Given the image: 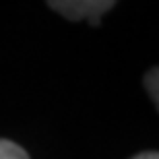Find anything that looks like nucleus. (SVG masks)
<instances>
[{
    "mask_svg": "<svg viewBox=\"0 0 159 159\" xmlns=\"http://www.w3.org/2000/svg\"><path fill=\"white\" fill-rule=\"evenodd\" d=\"M56 12L64 15L72 21H91L97 23L101 15H106L114 8V2H101V0H75V2H50Z\"/></svg>",
    "mask_w": 159,
    "mask_h": 159,
    "instance_id": "nucleus-1",
    "label": "nucleus"
},
{
    "mask_svg": "<svg viewBox=\"0 0 159 159\" xmlns=\"http://www.w3.org/2000/svg\"><path fill=\"white\" fill-rule=\"evenodd\" d=\"M0 159H29V155L23 147L15 145L12 141L0 139Z\"/></svg>",
    "mask_w": 159,
    "mask_h": 159,
    "instance_id": "nucleus-2",
    "label": "nucleus"
},
{
    "mask_svg": "<svg viewBox=\"0 0 159 159\" xmlns=\"http://www.w3.org/2000/svg\"><path fill=\"white\" fill-rule=\"evenodd\" d=\"M145 87L149 91V97L153 99V103L159 110V68H153V70L147 72L145 77Z\"/></svg>",
    "mask_w": 159,
    "mask_h": 159,
    "instance_id": "nucleus-3",
    "label": "nucleus"
},
{
    "mask_svg": "<svg viewBox=\"0 0 159 159\" xmlns=\"http://www.w3.org/2000/svg\"><path fill=\"white\" fill-rule=\"evenodd\" d=\"M132 159H159V153H155V151H147V153H139V155H134Z\"/></svg>",
    "mask_w": 159,
    "mask_h": 159,
    "instance_id": "nucleus-4",
    "label": "nucleus"
}]
</instances>
